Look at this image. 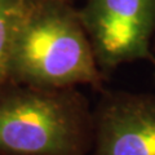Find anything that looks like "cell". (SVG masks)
<instances>
[{"label":"cell","mask_w":155,"mask_h":155,"mask_svg":"<svg viewBox=\"0 0 155 155\" xmlns=\"http://www.w3.org/2000/svg\"><path fill=\"white\" fill-rule=\"evenodd\" d=\"M8 81L39 88L102 85L104 72L71 2L26 4L14 39Z\"/></svg>","instance_id":"6da1fadb"},{"label":"cell","mask_w":155,"mask_h":155,"mask_svg":"<svg viewBox=\"0 0 155 155\" xmlns=\"http://www.w3.org/2000/svg\"><path fill=\"white\" fill-rule=\"evenodd\" d=\"M94 116L78 88L0 85V155H87Z\"/></svg>","instance_id":"7a4b0ae2"},{"label":"cell","mask_w":155,"mask_h":155,"mask_svg":"<svg viewBox=\"0 0 155 155\" xmlns=\"http://www.w3.org/2000/svg\"><path fill=\"white\" fill-rule=\"evenodd\" d=\"M78 11L104 74L155 60V0H84Z\"/></svg>","instance_id":"3957f363"},{"label":"cell","mask_w":155,"mask_h":155,"mask_svg":"<svg viewBox=\"0 0 155 155\" xmlns=\"http://www.w3.org/2000/svg\"><path fill=\"white\" fill-rule=\"evenodd\" d=\"M94 116V155H155V96L110 92Z\"/></svg>","instance_id":"277c9868"},{"label":"cell","mask_w":155,"mask_h":155,"mask_svg":"<svg viewBox=\"0 0 155 155\" xmlns=\"http://www.w3.org/2000/svg\"><path fill=\"white\" fill-rule=\"evenodd\" d=\"M26 0H0V85L8 81L9 65Z\"/></svg>","instance_id":"5b68a950"},{"label":"cell","mask_w":155,"mask_h":155,"mask_svg":"<svg viewBox=\"0 0 155 155\" xmlns=\"http://www.w3.org/2000/svg\"><path fill=\"white\" fill-rule=\"evenodd\" d=\"M27 3H32V2H41V0H26ZM65 2H71V0H65Z\"/></svg>","instance_id":"8992f818"},{"label":"cell","mask_w":155,"mask_h":155,"mask_svg":"<svg viewBox=\"0 0 155 155\" xmlns=\"http://www.w3.org/2000/svg\"><path fill=\"white\" fill-rule=\"evenodd\" d=\"M153 53H154V57H155V39H154V43H153Z\"/></svg>","instance_id":"52a82bcc"},{"label":"cell","mask_w":155,"mask_h":155,"mask_svg":"<svg viewBox=\"0 0 155 155\" xmlns=\"http://www.w3.org/2000/svg\"><path fill=\"white\" fill-rule=\"evenodd\" d=\"M153 64H154V76H155V60L153 61Z\"/></svg>","instance_id":"ba28073f"}]
</instances>
